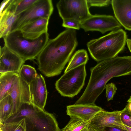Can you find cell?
I'll return each instance as SVG.
<instances>
[{"mask_svg": "<svg viewBox=\"0 0 131 131\" xmlns=\"http://www.w3.org/2000/svg\"><path fill=\"white\" fill-rule=\"evenodd\" d=\"M128 101H131V96L129 98L128 100Z\"/></svg>", "mask_w": 131, "mask_h": 131, "instance_id": "cell-34", "label": "cell"}, {"mask_svg": "<svg viewBox=\"0 0 131 131\" xmlns=\"http://www.w3.org/2000/svg\"><path fill=\"white\" fill-rule=\"evenodd\" d=\"M85 64L64 73L56 81L55 88L61 96L73 98L79 93L85 84L86 75Z\"/></svg>", "mask_w": 131, "mask_h": 131, "instance_id": "cell-6", "label": "cell"}, {"mask_svg": "<svg viewBox=\"0 0 131 131\" xmlns=\"http://www.w3.org/2000/svg\"><path fill=\"white\" fill-rule=\"evenodd\" d=\"M121 111L108 112L103 110L98 113L89 124L98 131L112 127L126 129L121 120Z\"/></svg>", "mask_w": 131, "mask_h": 131, "instance_id": "cell-10", "label": "cell"}, {"mask_svg": "<svg viewBox=\"0 0 131 131\" xmlns=\"http://www.w3.org/2000/svg\"><path fill=\"white\" fill-rule=\"evenodd\" d=\"M8 95H10L12 100L13 108L12 115L18 111L23 103L19 74L13 86L8 93Z\"/></svg>", "mask_w": 131, "mask_h": 131, "instance_id": "cell-18", "label": "cell"}, {"mask_svg": "<svg viewBox=\"0 0 131 131\" xmlns=\"http://www.w3.org/2000/svg\"><path fill=\"white\" fill-rule=\"evenodd\" d=\"M103 131H128L124 129L116 127H108L105 128Z\"/></svg>", "mask_w": 131, "mask_h": 131, "instance_id": "cell-29", "label": "cell"}, {"mask_svg": "<svg viewBox=\"0 0 131 131\" xmlns=\"http://www.w3.org/2000/svg\"><path fill=\"white\" fill-rule=\"evenodd\" d=\"M37 0H12V5L14 9L15 14L18 15L25 11Z\"/></svg>", "mask_w": 131, "mask_h": 131, "instance_id": "cell-24", "label": "cell"}, {"mask_svg": "<svg viewBox=\"0 0 131 131\" xmlns=\"http://www.w3.org/2000/svg\"><path fill=\"white\" fill-rule=\"evenodd\" d=\"M48 32L36 39L24 38L20 30L10 32L3 38L4 45L25 61L36 59L49 39Z\"/></svg>", "mask_w": 131, "mask_h": 131, "instance_id": "cell-5", "label": "cell"}, {"mask_svg": "<svg viewBox=\"0 0 131 131\" xmlns=\"http://www.w3.org/2000/svg\"><path fill=\"white\" fill-rule=\"evenodd\" d=\"M80 131H98L91 126L89 125L86 127L84 128Z\"/></svg>", "mask_w": 131, "mask_h": 131, "instance_id": "cell-30", "label": "cell"}, {"mask_svg": "<svg viewBox=\"0 0 131 131\" xmlns=\"http://www.w3.org/2000/svg\"><path fill=\"white\" fill-rule=\"evenodd\" d=\"M13 108L12 98L9 95L0 100V122H3L11 115Z\"/></svg>", "mask_w": 131, "mask_h": 131, "instance_id": "cell-20", "label": "cell"}, {"mask_svg": "<svg viewBox=\"0 0 131 131\" xmlns=\"http://www.w3.org/2000/svg\"><path fill=\"white\" fill-rule=\"evenodd\" d=\"M105 89L107 101L113 100L117 89L116 85L113 83H109L106 85Z\"/></svg>", "mask_w": 131, "mask_h": 131, "instance_id": "cell-26", "label": "cell"}, {"mask_svg": "<svg viewBox=\"0 0 131 131\" xmlns=\"http://www.w3.org/2000/svg\"><path fill=\"white\" fill-rule=\"evenodd\" d=\"M127 37L126 32L123 29H115L105 35L90 40L87 46L92 58L100 62L117 56L124 48Z\"/></svg>", "mask_w": 131, "mask_h": 131, "instance_id": "cell-4", "label": "cell"}, {"mask_svg": "<svg viewBox=\"0 0 131 131\" xmlns=\"http://www.w3.org/2000/svg\"><path fill=\"white\" fill-rule=\"evenodd\" d=\"M115 18L126 30H131V0H112Z\"/></svg>", "mask_w": 131, "mask_h": 131, "instance_id": "cell-13", "label": "cell"}, {"mask_svg": "<svg viewBox=\"0 0 131 131\" xmlns=\"http://www.w3.org/2000/svg\"><path fill=\"white\" fill-rule=\"evenodd\" d=\"M37 74L34 67L29 65L24 64L21 68L19 75L29 85L35 79Z\"/></svg>", "mask_w": 131, "mask_h": 131, "instance_id": "cell-22", "label": "cell"}, {"mask_svg": "<svg viewBox=\"0 0 131 131\" xmlns=\"http://www.w3.org/2000/svg\"><path fill=\"white\" fill-rule=\"evenodd\" d=\"M90 71L88 85L74 104H95L110 79L131 74V56H117L102 61L91 68Z\"/></svg>", "mask_w": 131, "mask_h": 131, "instance_id": "cell-2", "label": "cell"}, {"mask_svg": "<svg viewBox=\"0 0 131 131\" xmlns=\"http://www.w3.org/2000/svg\"><path fill=\"white\" fill-rule=\"evenodd\" d=\"M49 20L46 18H40L24 25L20 29L23 37L34 40L48 32Z\"/></svg>", "mask_w": 131, "mask_h": 131, "instance_id": "cell-15", "label": "cell"}, {"mask_svg": "<svg viewBox=\"0 0 131 131\" xmlns=\"http://www.w3.org/2000/svg\"><path fill=\"white\" fill-rule=\"evenodd\" d=\"M62 26L67 28L79 30L80 28V23L73 19H69L63 20Z\"/></svg>", "mask_w": 131, "mask_h": 131, "instance_id": "cell-25", "label": "cell"}, {"mask_svg": "<svg viewBox=\"0 0 131 131\" xmlns=\"http://www.w3.org/2000/svg\"><path fill=\"white\" fill-rule=\"evenodd\" d=\"M121 26L113 16L105 15H92L80 23V28L85 32L99 31L102 34L120 28Z\"/></svg>", "mask_w": 131, "mask_h": 131, "instance_id": "cell-9", "label": "cell"}, {"mask_svg": "<svg viewBox=\"0 0 131 131\" xmlns=\"http://www.w3.org/2000/svg\"><path fill=\"white\" fill-rule=\"evenodd\" d=\"M1 131H26L25 120L23 119L16 122L8 123H0Z\"/></svg>", "mask_w": 131, "mask_h": 131, "instance_id": "cell-23", "label": "cell"}, {"mask_svg": "<svg viewBox=\"0 0 131 131\" xmlns=\"http://www.w3.org/2000/svg\"><path fill=\"white\" fill-rule=\"evenodd\" d=\"M25 119L26 131H61L56 118L50 113L32 104L23 103L18 111L4 121L3 123Z\"/></svg>", "mask_w": 131, "mask_h": 131, "instance_id": "cell-3", "label": "cell"}, {"mask_svg": "<svg viewBox=\"0 0 131 131\" xmlns=\"http://www.w3.org/2000/svg\"><path fill=\"white\" fill-rule=\"evenodd\" d=\"M18 74L14 72L0 73V100L7 95Z\"/></svg>", "mask_w": 131, "mask_h": 131, "instance_id": "cell-17", "label": "cell"}, {"mask_svg": "<svg viewBox=\"0 0 131 131\" xmlns=\"http://www.w3.org/2000/svg\"><path fill=\"white\" fill-rule=\"evenodd\" d=\"M14 9L9 5L0 14V38H3L11 31L12 26L17 17Z\"/></svg>", "mask_w": 131, "mask_h": 131, "instance_id": "cell-16", "label": "cell"}, {"mask_svg": "<svg viewBox=\"0 0 131 131\" xmlns=\"http://www.w3.org/2000/svg\"><path fill=\"white\" fill-rule=\"evenodd\" d=\"M25 60L5 45L0 48V73L14 72L19 73Z\"/></svg>", "mask_w": 131, "mask_h": 131, "instance_id": "cell-11", "label": "cell"}, {"mask_svg": "<svg viewBox=\"0 0 131 131\" xmlns=\"http://www.w3.org/2000/svg\"><path fill=\"white\" fill-rule=\"evenodd\" d=\"M30 99L35 106L44 109L47 96V91L44 78L41 74H37L35 79L29 86Z\"/></svg>", "mask_w": 131, "mask_h": 131, "instance_id": "cell-12", "label": "cell"}, {"mask_svg": "<svg viewBox=\"0 0 131 131\" xmlns=\"http://www.w3.org/2000/svg\"><path fill=\"white\" fill-rule=\"evenodd\" d=\"M86 0L89 8L92 6L102 7L107 6L111 3V1L110 0Z\"/></svg>", "mask_w": 131, "mask_h": 131, "instance_id": "cell-28", "label": "cell"}, {"mask_svg": "<svg viewBox=\"0 0 131 131\" xmlns=\"http://www.w3.org/2000/svg\"><path fill=\"white\" fill-rule=\"evenodd\" d=\"M78 45L75 29L67 28L49 39L36 59L38 69L50 77L60 74Z\"/></svg>", "mask_w": 131, "mask_h": 131, "instance_id": "cell-1", "label": "cell"}, {"mask_svg": "<svg viewBox=\"0 0 131 131\" xmlns=\"http://www.w3.org/2000/svg\"><path fill=\"white\" fill-rule=\"evenodd\" d=\"M70 116V119L68 123L61 131H80L89 124V122L78 117Z\"/></svg>", "mask_w": 131, "mask_h": 131, "instance_id": "cell-21", "label": "cell"}, {"mask_svg": "<svg viewBox=\"0 0 131 131\" xmlns=\"http://www.w3.org/2000/svg\"><path fill=\"white\" fill-rule=\"evenodd\" d=\"M127 102L128 103L125 108L131 114V101H127Z\"/></svg>", "mask_w": 131, "mask_h": 131, "instance_id": "cell-31", "label": "cell"}, {"mask_svg": "<svg viewBox=\"0 0 131 131\" xmlns=\"http://www.w3.org/2000/svg\"><path fill=\"white\" fill-rule=\"evenodd\" d=\"M56 7L62 20L73 19L80 23L92 15L86 0H60Z\"/></svg>", "mask_w": 131, "mask_h": 131, "instance_id": "cell-8", "label": "cell"}, {"mask_svg": "<svg viewBox=\"0 0 131 131\" xmlns=\"http://www.w3.org/2000/svg\"><path fill=\"white\" fill-rule=\"evenodd\" d=\"M53 10L51 0H37L28 9L17 16L11 32L20 30L24 26L40 18L49 19Z\"/></svg>", "mask_w": 131, "mask_h": 131, "instance_id": "cell-7", "label": "cell"}, {"mask_svg": "<svg viewBox=\"0 0 131 131\" xmlns=\"http://www.w3.org/2000/svg\"><path fill=\"white\" fill-rule=\"evenodd\" d=\"M124 126L126 129L128 131H131V127L125 125Z\"/></svg>", "mask_w": 131, "mask_h": 131, "instance_id": "cell-33", "label": "cell"}, {"mask_svg": "<svg viewBox=\"0 0 131 131\" xmlns=\"http://www.w3.org/2000/svg\"><path fill=\"white\" fill-rule=\"evenodd\" d=\"M121 118L124 125L131 127V114L125 108L121 111Z\"/></svg>", "mask_w": 131, "mask_h": 131, "instance_id": "cell-27", "label": "cell"}, {"mask_svg": "<svg viewBox=\"0 0 131 131\" xmlns=\"http://www.w3.org/2000/svg\"><path fill=\"white\" fill-rule=\"evenodd\" d=\"M86 50L82 49L76 51L70 59L64 73L83 64H86L89 60Z\"/></svg>", "mask_w": 131, "mask_h": 131, "instance_id": "cell-19", "label": "cell"}, {"mask_svg": "<svg viewBox=\"0 0 131 131\" xmlns=\"http://www.w3.org/2000/svg\"><path fill=\"white\" fill-rule=\"evenodd\" d=\"M104 110L95 104H75L67 106V115L79 118L89 122L99 112Z\"/></svg>", "mask_w": 131, "mask_h": 131, "instance_id": "cell-14", "label": "cell"}, {"mask_svg": "<svg viewBox=\"0 0 131 131\" xmlns=\"http://www.w3.org/2000/svg\"><path fill=\"white\" fill-rule=\"evenodd\" d=\"M126 42L128 49L131 52V39H127L126 40Z\"/></svg>", "mask_w": 131, "mask_h": 131, "instance_id": "cell-32", "label": "cell"}]
</instances>
